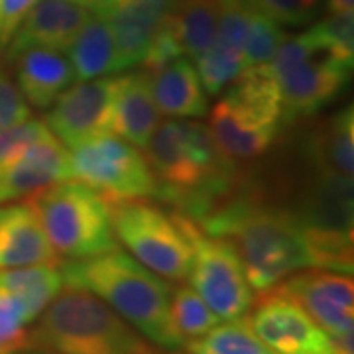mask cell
<instances>
[{
	"label": "cell",
	"mask_w": 354,
	"mask_h": 354,
	"mask_svg": "<svg viewBox=\"0 0 354 354\" xmlns=\"http://www.w3.org/2000/svg\"><path fill=\"white\" fill-rule=\"evenodd\" d=\"M14 75L24 99L36 109H50L53 101L75 81L69 57L53 48H28L16 53Z\"/></svg>",
	"instance_id": "cell-18"
},
{
	"label": "cell",
	"mask_w": 354,
	"mask_h": 354,
	"mask_svg": "<svg viewBox=\"0 0 354 354\" xmlns=\"http://www.w3.org/2000/svg\"><path fill=\"white\" fill-rule=\"evenodd\" d=\"M111 221L116 241L134 260L160 278L187 279L193 262L189 216L136 199L111 203Z\"/></svg>",
	"instance_id": "cell-8"
},
{
	"label": "cell",
	"mask_w": 354,
	"mask_h": 354,
	"mask_svg": "<svg viewBox=\"0 0 354 354\" xmlns=\"http://www.w3.org/2000/svg\"><path fill=\"white\" fill-rule=\"evenodd\" d=\"M44 132H48V127L44 120H26L24 124L0 130V164L14 158L20 150H24L30 142L39 138Z\"/></svg>",
	"instance_id": "cell-33"
},
{
	"label": "cell",
	"mask_w": 354,
	"mask_h": 354,
	"mask_svg": "<svg viewBox=\"0 0 354 354\" xmlns=\"http://www.w3.org/2000/svg\"><path fill=\"white\" fill-rule=\"evenodd\" d=\"M114 88L116 77H97L69 85L50 106L44 120L46 127L69 150L97 134L111 132Z\"/></svg>",
	"instance_id": "cell-12"
},
{
	"label": "cell",
	"mask_w": 354,
	"mask_h": 354,
	"mask_svg": "<svg viewBox=\"0 0 354 354\" xmlns=\"http://www.w3.org/2000/svg\"><path fill=\"white\" fill-rule=\"evenodd\" d=\"M329 12H353L354 0H327Z\"/></svg>",
	"instance_id": "cell-36"
},
{
	"label": "cell",
	"mask_w": 354,
	"mask_h": 354,
	"mask_svg": "<svg viewBox=\"0 0 354 354\" xmlns=\"http://www.w3.org/2000/svg\"><path fill=\"white\" fill-rule=\"evenodd\" d=\"M160 124V111L152 99L146 73L116 77L109 130L144 150Z\"/></svg>",
	"instance_id": "cell-20"
},
{
	"label": "cell",
	"mask_w": 354,
	"mask_h": 354,
	"mask_svg": "<svg viewBox=\"0 0 354 354\" xmlns=\"http://www.w3.org/2000/svg\"><path fill=\"white\" fill-rule=\"evenodd\" d=\"M309 158L319 177L353 181L354 167V114L348 104L325 118L309 140Z\"/></svg>",
	"instance_id": "cell-21"
},
{
	"label": "cell",
	"mask_w": 354,
	"mask_h": 354,
	"mask_svg": "<svg viewBox=\"0 0 354 354\" xmlns=\"http://www.w3.org/2000/svg\"><path fill=\"white\" fill-rule=\"evenodd\" d=\"M32 118V106L26 101L10 73L0 67V130L24 124Z\"/></svg>",
	"instance_id": "cell-32"
},
{
	"label": "cell",
	"mask_w": 354,
	"mask_h": 354,
	"mask_svg": "<svg viewBox=\"0 0 354 354\" xmlns=\"http://www.w3.org/2000/svg\"><path fill=\"white\" fill-rule=\"evenodd\" d=\"M169 26L183 55L197 59L213 46L218 26L216 0H176L169 14Z\"/></svg>",
	"instance_id": "cell-24"
},
{
	"label": "cell",
	"mask_w": 354,
	"mask_h": 354,
	"mask_svg": "<svg viewBox=\"0 0 354 354\" xmlns=\"http://www.w3.org/2000/svg\"><path fill=\"white\" fill-rule=\"evenodd\" d=\"M30 330V344L59 354H158L97 295L67 286Z\"/></svg>",
	"instance_id": "cell-4"
},
{
	"label": "cell",
	"mask_w": 354,
	"mask_h": 354,
	"mask_svg": "<svg viewBox=\"0 0 354 354\" xmlns=\"http://www.w3.org/2000/svg\"><path fill=\"white\" fill-rule=\"evenodd\" d=\"M187 354H276L256 337L248 319H230L183 344Z\"/></svg>",
	"instance_id": "cell-25"
},
{
	"label": "cell",
	"mask_w": 354,
	"mask_h": 354,
	"mask_svg": "<svg viewBox=\"0 0 354 354\" xmlns=\"http://www.w3.org/2000/svg\"><path fill=\"white\" fill-rule=\"evenodd\" d=\"M189 239L193 244L191 288L203 297L221 319L246 317L254 304V293L234 244L223 236H211L189 218Z\"/></svg>",
	"instance_id": "cell-10"
},
{
	"label": "cell",
	"mask_w": 354,
	"mask_h": 354,
	"mask_svg": "<svg viewBox=\"0 0 354 354\" xmlns=\"http://www.w3.org/2000/svg\"><path fill=\"white\" fill-rule=\"evenodd\" d=\"M160 114L171 118H201L209 113L207 93L187 57H177L153 71H144Z\"/></svg>",
	"instance_id": "cell-19"
},
{
	"label": "cell",
	"mask_w": 354,
	"mask_h": 354,
	"mask_svg": "<svg viewBox=\"0 0 354 354\" xmlns=\"http://www.w3.org/2000/svg\"><path fill=\"white\" fill-rule=\"evenodd\" d=\"M144 150L160 181L158 197L195 223L236 191L239 165L218 152L211 130L201 122L165 120Z\"/></svg>",
	"instance_id": "cell-2"
},
{
	"label": "cell",
	"mask_w": 354,
	"mask_h": 354,
	"mask_svg": "<svg viewBox=\"0 0 354 354\" xmlns=\"http://www.w3.org/2000/svg\"><path fill=\"white\" fill-rule=\"evenodd\" d=\"M195 64L203 88L209 95H218L244 71V53L213 41V46L195 59Z\"/></svg>",
	"instance_id": "cell-27"
},
{
	"label": "cell",
	"mask_w": 354,
	"mask_h": 354,
	"mask_svg": "<svg viewBox=\"0 0 354 354\" xmlns=\"http://www.w3.org/2000/svg\"><path fill=\"white\" fill-rule=\"evenodd\" d=\"M75 79L88 81L118 71L116 46L111 24L104 16H88L75 39L67 48Z\"/></svg>",
	"instance_id": "cell-22"
},
{
	"label": "cell",
	"mask_w": 354,
	"mask_h": 354,
	"mask_svg": "<svg viewBox=\"0 0 354 354\" xmlns=\"http://www.w3.org/2000/svg\"><path fill=\"white\" fill-rule=\"evenodd\" d=\"M30 209L57 256L85 260L116 248L111 203L81 181H59L30 197Z\"/></svg>",
	"instance_id": "cell-6"
},
{
	"label": "cell",
	"mask_w": 354,
	"mask_h": 354,
	"mask_svg": "<svg viewBox=\"0 0 354 354\" xmlns=\"http://www.w3.org/2000/svg\"><path fill=\"white\" fill-rule=\"evenodd\" d=\"M248 8L274 18L278 24L305 26L315 18L321 0H244Z\"/></svg>",
	"instance_id": "cell-31"
},
{
	"label": "cell",
	"mask_w": 354,
	"mask_h": 354,
	"mask_svg": "<svg viewBox=\"0 0 354 354\" xmlns=\"http://www.w3.org/2000/svg\"><path fill=\"white\" fill-rule=\"evenodd\" d=\"M174 6L176 0H122L106 16L116 46L118 71L142 65L153 36Z\"/></svg>",
	"instance_id": "cell-15"
},
{
	"label": "cell",
	"mask_w": 354,
	"mask_h": 354,
	"mask_svg": "<svg viewBox=\"0 0 354 354\" xmlns=\"http://www.w3.org/2000/svg\"><path fill=\"white\" fill-rule=\"evenodd\" d=\"M211 111V136L230 164L262 158L286 122L276 79L266 67L244 69Z\"/></svg>",
	"instance_id": "cell-5"
},
{
	"label": "cell",
	"mask_w": 354,
	"mask_h": 354,
	"mask_svg": "<svg viewBox=\"0 0 354 354\" xmlns=\"http://www.w3.org/2000/svg\"><path fill=\"white\" fill-rule=\"evenodd\" d=\"M67 179H71L69 152L48 128V132L30 142L24 150L0 164V203L32 197Z\"/></svg>",
	"instance_id": "cell-14"
},
{
	"label": "cell",
	"mask_w": 354,
	"mask_h": 354,
	"mask_svg": "<svg viewBox=\"0 0 354 354\" xmlns=\"http://www.w3.org/2000/svg\"><path fill=\"white\" fill-rule=\"evenodd\" d=\"M62 272L65 286L97 295L150 342L165 351L183 348L185 341L169 313L171 286L118 246L93 258L69 260Z\"/></svg>",
	"instance_id": "cell-3"
},
{
	"label": "cell",
	"mask_w": 354,
	"mask_h": 354,
	"mask_svg": "<svg viewBox=\"0 0 354 354\" xmlns=\"http://www.w3.org/2000/svg\"><path fill=\"white\" fill-rule=\"evenodd\" d=\"M38 0H0V48L8 46L14 32Z\"/></svg>",
	"instance_id": "cell-34"
},
{
	"label": "cell",
	"mask_w": 354,
	"mask_h": 354,
	"mask_svg": "<svg viewBox=\"0 0 354 354\" xmlns=\"http://www.w3.org/2000/svg\"><path fill=\"white\" fill-rule=\"evenodd\" d=\"M169 313H171L174 327L183 341L197 339L221 323V317L203 301L201 295L193 290L189 283L171 288Z\"/></svg>",
	"instance_id": "cell-26"
},
{
	"label": "cell",
	"mask_w": 354,
	"mask_h": 354,
	"mask_svg": "<svg viewBox=\"0 0 354 354\" xmlns=\"http://www.w3.org/2000/svg\"><path fill=\"white\" fill-rule=\"evenodd\" d=\"M71 2H75L79 6H83L85 10H91V12H95L97 16H109V14L113 12L114 8L122 2V0H71Z\"/></svg>",
	"instance_id": "cell-35"
},
{
	"label": "cell",
	"mask_w": 354,
	"mask_h": 354,
	"mask_svg": "<svg viewBox=\"0 0 354 354\" xmlns=\"http://www.w3.org/2000/svg\"><path fill=\"white\" fill-rule=\"evenodd\" d=\"M88 16V10L71 0H38L14 32L8 59L28 48L67 50Z\"/></svg>",
	"instance_id": "cell-16"
},
{
	"label": "cell",
	"mask_w": 354,
	"mask_h": 354,
	"mask_svg": "<svg viewBox=\"0 0 354 354\" xmlns=\"http://www.w3.org/2000/svg\"><path fill=\"white\" fill-rule=\"evenodd\" d=\"M20 354H59L51 348H46V346H38V344H28L26 348L20 351Z\"/></svg>",
	"instance_id": "cell-37"
},
{
	"label": "cell",
	"mask_w": 354,
	"mask_h": 354,
	"mask_svg": "<svg viewBox=\"0 0 354 354\" xmlns=\"http://www.w3.org/2000/svg\"><path fill=\"white\" fill-rule=\"evenodd\" d=\"M246 319L256 337L276 354H337L329 333L278 288L260 293Z\"/></svg>",
	"instance_id": "cell-11"
},
{
	"label": "cell",
	"mask_w": 354,
	"mask_h": 354,
	"mask_svg": "<svg viewBox=\"0 0 354 354\" xmlns=\"http://www.w3.org/2000/svg\"><path fill=\"white\" fill-rule=\"evenodd\" d=\"M266 69L278 83L286 120H293L325 109L346 87L353 64L335 55L307 30L281 39Z\"/></svg>",
	"instance_id": "cell-7"
},
{
	"label": "cell",
	"mask_w": 354,
	"mask_h": 354,
	"mask_svg": "<svg viewBox=\"0 0 354 354\" xmlns=\"http://www.w3.org/2000/svg\"><path fill=\"white\" fill-rule=\"evenodd\" d=\"M0 288L18 295L36 323L41 311L65 288L62 264H36L0 270Z\"/></svg>",
	"instance_id": "cell-23"
},
{
	"label": "cell",
	"mask_w": 354,
	"mask_h": 354,
	"mask_svg": "<svg viewBox=\"0 0 354 354\" xmlns=\"http://www.w3.org/2000/svg\"><path fill=\"white\" fill-rule=\"evenodd\" d=\"M291 297L329 337L351 335L354 327V288L346 274L309 268L291 274L276 286Z\"/></svg>",
	"instance_id": "cell-13"
},
{
	"label": "cell",
	"mask_w": 354,
	"mask_h": 354,
	"mask_svg": "<svg viewBox=\"0 0 354 354\" xmlns=\"http://www.w3.org/2000/svg\"><path fill=\"white\" fill-rule=\"evenodd\" d=\"M69 176L101 193L109 203L160 195V181L146 156L113 132L97 134L71 148Z\"/></svg>",
	"instance_id": "cell-9"
},
{
	"label": "cell",
	"mask_w": 354,
	"mask_h": 354,
	"mask_svg": "<svg viewBox=\"0 0 354 354\" xmlns=\"http://www.w3.org/2000/svg\"><path fill=\"white\" fill-rule=\"evenodd\" d=\"M335 55L353 64L354 59V16L353 12H329L327 18L309 30Z\"/></svg>",
	"instance_id": "cell-30"
},
{
	"label": "cell",
	"mask_w": 354,
	"mask_h": 354,
	"mask_svg": "<svg viewBox=\"0 0 354 354\" xmlns=\"http://www.w3.org/2000/svg\"><path fill=\"white\" fill-rule=\"evenodd\" d=\"M34 323L26 305L12 291L0 288V354H16L30 344L28 327Z\"/></svg>",
	"instance_id": "cell-29"
},
{
	"label": "cell",
	"mask_w": 354,
	"mask_h": 354,
	"mask_svg": "<svg viewBox=\"0 0 354 354\" xmlns=\"http://www.w3.org/2000/svg\"><path fill=\"white\" fill-rule=\"evenodd\" d=\"M286 38L281 24L274 18L250 8L244 38V69H260L272 62L274 53Z\"/></svg>",
	"instance_id": "cell-28"
},
{
	"label": "cell",
	"mask_w": 354,
	"mask_h": 354,
	"mask_svg": "<svg viewBox=\"0 0 354 354\" xmlns=\"http://www.w3.org/2000/svg\"><path fill=\"white\" fill-rule=\"evenodd\" d=\"M62 264L28 201L0 207V270Z\"/></svg>",
	"instance_id": "cell-17"
},
{
	"label": "cell",
	"mask_w": 354,
	"mask_h": 354,
	"mask_svg": "<svg viewBox=\"0 0 354 354\" xmlns=\"http://www.w3.org/2000/svg\"><path fill=\"white\" fill-rule=\"evenodd\" d=\"M203 232L234 244L246 279L258 293L301 270L317 258L301 221L293 211L272 207L252 193H232L197 223Z\"/></svg>",
	"instance_id": "cell-1"
}]
</instances>
